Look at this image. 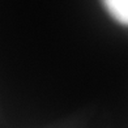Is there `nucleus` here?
I'll return each instance as SVG.
<instances>
[{
    "mask_svg": "<svg viewBox=\"0 0 128 128\" xmlns=\"http://www.w3.org/2000/svg\"><path fill=\"white\" fill-rule=\"evenodd\" d=\"M108 13L123 25L128 24V0H102Z\"/></svg>",
    "mask_w": 128,
    "mask_h": 128,
    "instance_id": "obj_1",
    "label": "nucleus"
}]
</instances>
